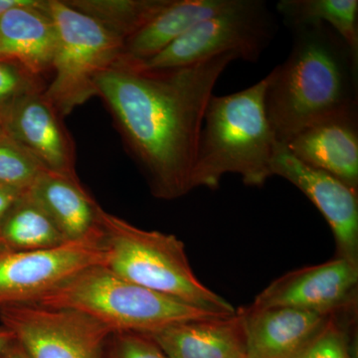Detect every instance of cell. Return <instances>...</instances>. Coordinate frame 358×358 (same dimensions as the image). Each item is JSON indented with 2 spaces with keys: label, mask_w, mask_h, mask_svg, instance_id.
<instances>
[{
  "label": "cell",
  "mask_w": 358,
  "mask_h": 358,
  "mask_svg": "<svg viewBox=\"0 0 358 358\" xmlns=\"http://www.w3.org/2000/svg\"><path fill=\"white\" fill-rule=\"evenodd\" d=\"M225 53L185 67L145 69L120 58L95 81L122 141L155 199L192 192L190 176L205 110L216 83L234 61Z\"/></svg>",
  "instance_id": "obj_1"
},
{
  "label": "cell",
  "mask_w": 358,
  "mask_h": 358,
  "mask_svg": "<svg viewBox=\"0 0 358 358\" xmlns=\"http://www.w3.org/2000/svg\"><path fill=\"white\" fill-rule=\"evenodd\" d=\"M0 322L29 358H103L115 334L83 313L35 303L1 308Z\"/></svg>",
  "instance_id": "obj_8"
},
{
  "label": "cell",
  "mask_w": 358,
  "mask_h": 358,
  "mask_svg": "<svg viewBox=\"0 0 358 358\" xmlns=\"http://www.w3.org/2000/svg\"><path fill=\"white\" fill-rule=\"evenodd\" d=\"M289 29L288 57L266 76V114L282 145L313 122L358 108V57L338 33L324 23Z\"/></svg>",
  "instance_id": "obj_2"
},
{
  "label": "cell",
  "mask_w": 358,
  "mask_h": 358,
  "mask_svg": "<svg viewBox=\"0 0 358 358\" xmlns=\"http://www.w3.org/2000/svg\"><path fill=\"white\" fill-rule=\"evenodd\" d=\"M57 31L46 0H33L0 16V58L35 76L51 74Z\"/></svg>",
  "instance_id": "obj_15"
},
{
  "label": "cell",
  "mask_w": 358,
  "mask_h": 358,
  "mask_svg": "<svg viewBox=\"0 0 358 358\" xmlns=\"http://www.w3.org/2000/svg\"><path fill=\"white\" fill-rule=\"evenodd\" d=\"M171 0H66L122 42L147 24Z\"/></svg>",
  "instance_id": "obj_21"
},
{
  "label": "cell",
  "mask_w": 358,
  "mask_h": 358,
  "mask_svg": "<svg viewBox=\"0 0 358 358\" xmlns=\"http://www.w3.org/2000/svg\"><path fill=\"white\" fill-rule=\"evenodd\" d=\"M25 192H16L9 188L0 186V223L2 222L13 205L20 199L21 195Z\"/></svg>",
  "instance_id": "obj_26"
},
{
  "label": "cell",
  "mask_w": 358,
  "mask_h": 358,
  "mask_svg": "<svg viewBox=\"0 0 358 358\" xmlns=\"http://www.w3.org/2000/svg\"><path fill=\"white\" fill-rule=\"evenodd\" d=\"M44 92L28 94L0 110V128L51 173L77 176L74 140Z\"/></svg>",
  "instance_id": "obj_12"
},
{
  "label": "cell",
  "mask_w": 358,
  "mask_h": 358,
  "mask_svg": "<svg viewBox=\"0 0 358 358\" xmlns=\"http://www.w3.org/2000/svg\"><path fill=\"white\" fill-rule=\"evenodd\" d=\"M243 358H246V357H243Z\"/></svg>",
  "instance_id": "obj_30"
},
{
  "label": "cell",
  "mask_w": 358,
  "mask_h": 358,
  "mask_svg": "<svg viewBox=\"0 0 358 358\" xmlns=\"http://www.w3.org/2000/svg\"><path fill=\"white\" fill-rule=\"evenodd\" d=\"M150 336L167 358L246 357L244 308L227 317L176 324Z\"/></svg>",
  "instance_id": "obj_16"
},
{
  "label": "cell",
  "mask_w": 358,
  "mask_h": 358,
  "mask_svg": "<svg viewBox=\"0 0 358 358\" xmlns=\"http://www.w3.org/2000/svg\"><path fill=\"white\" fill-rule=\"evenodd\" d=\"M277 29L274 13L265 1L234 0L232 6L193 26L154 57L134 63L145 69H171L225 53L257 62L275 38Z\"/></svg>",
  "instance_id": "obj_7"
},
{
  "label": "cell",
  "mask_w": 358,
  "mask_h": 358,
  "mask_svg": "<svg viewBox=\"0 0 358 358\" xmlns=\"http://www.w3.org/2000/svg\"><path fill=\"white\" fill-rule=\"evenodd\" d=\"M45 171L29 150L0 129V186L28 192Z\"/></svg>",
  "instance_id": "obj_22"
},
{
  "label": "cell",
  "mask_w": 358,
  "mask_h": 358,
  "mask_svg": "<svg viewBox=\"0 0 358 358\" xmlns=\"http://www.w3.org/2000/svg\"><path fill=\"white\" fill-rule=\"evenodd\" d=\"M357 284L358 266L336 257L278 278L250 307L293 308L331 315L355 308Z\"/></svg>",
  "instance_id": "obj_10"
},
{
  "label": "cell",
  "mask_w": 358,
  "mask_h": 358,
  "mask_svg": "<svg viewBox=\"0 0 358 358\" xmlns=\"http://www.w3.org/2000/svg\"><path fill=\"white\" fill-rule=\"evenodd\" d=\"M0 358H29L26 355L23 348H21L20 343L17 341H14L10 345L7 346L4 352L2 353L1 357Z\"/></svg>",
  "instance_id": "obj_27"
},
{
  "label": "cell",
  "mask_w": 358,
  "mask_h": 358,
  "mask_svg": "<svg viewBox=\"0 0 358 358\" xmlns=\"http://www.w3.org/2000/svg\"><path fill=\"white\" fill-rule=\"evenodd\" d=\"M33 0H0V16L17 7L28 6Z\"/></svg>",
  "instance_id": "obj_28"
},
{
  "label": "cell",
  "mask_w": 358,
  "mask_h": 358,
  "mask_svg": "<svg viewBox=\"0 0 358 358\" xmlns=\"http://www.w3.org/2000/svg\"><path fill=\"white\" fill-rule=\"evenodd\" d=\"M103 358H167L148 334L115 333L110 336Z\"/></svg>",
  "instance_id": "obj_25"
},
{
  "label": "cell",
  "mask_w": 358,
  "mask_h": 358,
  "mask_svg": "<svg viewBox=\"0 0 358 358\" xmlns=\"http://www.w3.org/2000/svg\"><path fill=\"white\" fill-rule=\"evenodd\" d=\"M285 145L303 164L358 190V108L313 122Z\"/></svg>",
  "instance_id": "obj_13"
},
{
  "label": "cell",
  "mask_w": 358,
  "mask_h": 358,
  "mask_svg": "<svg viewBox=\"0 0 358 358\" xmlns=\"http://www.w3.org/2000/svg\"><path fill=\"white\" fill-rule=\"evenodd\" d=\"M32 303L83 313L110 327L115 334L152 336L182 322L227 317L186 305L126 281L105 265L80 271Z\"/></svg>",
  "instance_id": "obj_5"
},
{
  "label": "cell",
  "mask_w": 358,
  "mask_h": 358,
  "mask_svg": "<svg viewBox=\"0 0 358 358\" xmlns=\"http://www.w3.org/2000/svg\"><path fill=\"white\" fill-rule=\"evenodd\" d=\"M234 0H171L122 44L121 58L143 62L154 57L199 22L225 10Z\"/></svg>",
  "instance_id": "obj_18"
},
{
  "label": "cell",
  "mask_w": 358,
  "mask_h": 358,
  "mask_svg": "<svg viewBox=\"0 0 358 358\" xmlns=\"http://www.w3.org/2000/svg\"><path fill=\"white\" fill-rule=\"evenodd\" d=\"M67 240L31 195H21L0 223V248L41 251L62 246Z\"/></svg>",
  "instance_id": "obj_19"
},
{
  "label": "cell",
  "mask_w": 358,
  "mask_h": 358,
  "mask_svg": "<svg viewBox=\"0 0 358 358\" xmlns=\"http://www.w3.org/2000/svg\"><path fill=\"white\" fill-rule=\"evenodd\" d=\"M15 341L14 336L11 331H9L6 327L0 324V357L2 353L6 350L7 346L10 345L11 343Z\"/></svg>",
  "instance_id": "obj_29"
},
{
  "label": "cell",
  "mask_w": 358,
  "mask_h": 358,
  "mask_svg": "<svg viewBox=\"0 0 358 358\" xmlns=\"http://www.w3.org/2000/svg\"><path fill=\"white\" fill-rule=\"evenodd\" d=\"M0 129H1V128H0Z\"/></svg>",
  "instance_id": "obj_31"
},
{
  "label": "cell",
  "mask_w": 358,
  "mask_h": 358,
  "mask_svg": "<svg viewBox=\"0 0 358 358\" xmlns=\"http://www.w3.org/2000/svg\"><path fill=\"white\" fill-rule=\"evenodd\" d=\"M246 358H296L331 315L293 308H244Z\"/></svg>",
  "instance_id": "obj_14"
},
{
  "label": "cell",
  "mask_w": 358,
  "mask_h": 358,
  "mask_svg": "<svg viewBox=\"0 0 358 358\" xmlns=\"http://www.w3.org/2000/svg\"><path fill=\"white\" fill-rule=\"evenodd\" d=\"M99 226L107 254L105 266L122 279L207 312H236L196 277L185 245L176 235L141 229L103 208Z\"/></svg>",
  "instance_id": "obj_4"
},
{
  "label": "cell",
  "mask_w": 358,
  "mask_h": 358,
  "mask_svg": "<svg viewBox=\"0 0 358 358\" xmlns=\"http://www.w3.org/2000/svg\"><path fill=\"white\" fill-rule=\"evenodd\" d=\"M275 7L289 28L329 25L358 57L357 0H281Z\"/></svg>",
  "instance_id": "obj_20"
},
{
  "label": "cell",
  "mask_w": 358,
  "mask_h": 358,
  "mask_svg": "<svg viewBox=\"0 0 358 358\" xmlns=\"http://www.w3.org/2000/svg\"><path fill=\"white\" fill-rule=\"evenodd\" d=\"M57 31L52 79L45 96L63 117L96 96V77L122 56L124 42L62 0H46Z\"/></svg>",
  "instance_id": "obj_6"
},
{
  "label": "cell",
  "mask_w": 358,
  "mask_h": 358,
  "mask_svg": "<svg viewBox=\"0 0 358 358\" xmlns=\"http://www.w3.org/2000/svg\"><path fill=\"white\" fill-rule=\"evenodd\" d=\"M341 313V312H339ZM334 313L296 358H353L345 320Z\"/></svg>",
  "instance_id": "obj_23"
},
{
  "label": "cell",
  "mask_w": 358,
  "mask_h": 358,
  "mask_svg": "<svg viewBox=\"0 0 358 358\" xmlns=\"http://www.w3.org/2000/svg\"><path fill=\"white\" fill-rule=\"evenodd\" d=\"M43 78L35 76L15 63L0 58V110L28 94L46 90Z\"/></svg>",
  "instance_id": "obj_24"
},
{
  "label": "cell",
  "mask_w": 358,
  "mask_h": 358,
  "mask_svg": "<svg viewBox=\"0 0 358 358\" xmlns=\"http://www.w3.org/2000/svg\"><path fill=\"white\" fill-rule=\"evenodd\" d=\"M272 173L288 180L315 204L333 231L336 257L358 266V190L303 164L279 143Z\"/></svg>",
  "instance_id": "obj_11"
},
{
  "label": "cell",
  "mask_w": 358,
  "mask_h": 358,
  "mask_svg": "<svg viewBox=\"0 0 358 358\" xmlns=\"http://www.w3.org/2000/svg\"><path fill=\"white\" fill-rule=\"evenodd\" d=\"M102 231L80 241L41 251L0 248V310L34 303L80 271L106 265Z\"/></svg>",
  "instance_id": "obj_9"
},
{
  "label": "cell",
  "mask_w": 358,
  "mask_h": 358,
  "mask_svg": "<svg viewBox=\"0 0 358 358\" xmlns=\"http://www.w3.org/2000/svg\"><path fill=\"white\" fill-rule=\"evenodd\" d=\"M267 77L249 88L212 96L190 176V190L216 189L226 174L244 185L262 187L272 178L277 141L265 110Z\"/></svg>",
  "instance_id": "obj_3"
},
{
  "label": "cell",
  "mask_w": 358,
  "mask_h": 358,
  "mask_svg": "<svg viewBox=\"0 0 358 358\" xmlns=\"http://www.w3.org/2000/svg\"><path fill=\"white\" fill-rule=\"evenodd\" d=\"M28 193L43 208L69 242L80 241L100 230V206L77 176L45 171Z\"/></svg>",
  "instance_id": "obj_17"
}]
</instances>
